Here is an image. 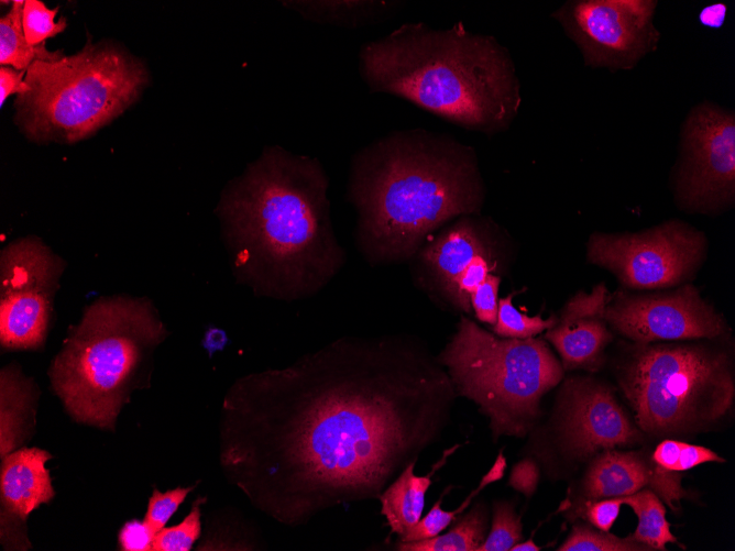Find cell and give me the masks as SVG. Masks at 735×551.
<instances>
[{"label":"cell","instance_id":"1","mask_svg":"<svg viewBox=\"0 0 735 551\" xmlns=\"http://www.w3.org/2000/svg\"><path fill=\"white\" fill-rule=\"evenodd\" d=\"M457 393L420 340L343 337L234 382L223 399L220 464L279 525L379 498L449 422Z\"/></svg>","mask_w":735,"mask_h":551},{"label":"cell","instance_id":"2","mask_svg":"<svg viewBox=\"0 0 735 551\" xmlns=\"http://www.w3.org/2000/svg\"><path fill=\"white\" fill-rule=\"evenodd\" d=\"M328 184L317 159L275 145L228 186L218 213L239 283L293 301L337 275L345 253L333 232Z\"/></svg>","mask_w":735,"mask_h":551},{"label":"cell","instance_id":"3","mask_svg":"<svg viewBox=\"0 0 735 551\" xmlns=\"http://www.w3.org/2000/svg\"><path fill=\"white\" fill-rule=\"evenodd\" d=\"M484 196L474 150L423 129L394 132L361 150L348 186L356 244L373 264L414 257L435 230L480 214Z\"/></svg>","mask_w":735,"mask_h":551},{"label":"cell","instance_id":"4","mask_svg":"<svg viewBox=\"0 0 735 551\" xmlns=\"http://www.w3.org/2000/svg\"><path fill=\"white\" fill-rule=\"evenodd\" d=\"M359 69L372 92L401 97L486 135L507 129L522 101L507 49L462 23L448 29L403 24L362 46Z\"/></svg>","mask_w":735,"mask_h":551},{"label":"cell","instance_id":"5","mask_svg":"<svg viewBox=\"0 0 735 551\" xmlns=\"http://www.w3.org/2000/svg\"><path fill=\"white\" fill-rule=\"evenodd\" d=\"M166 335L149 300L100 298L53 361L52 387L75 420L112 429L131 392L146 382L151 355Z\"/></svg>","mask_w":735,"mask_h":551},{"label":"cell","instance_id":"6","mask_svg":"<svg viewBox=\"0 0 735 551\" xmlns=\"http://www.w3.org/2000/svg\"><path fill=\"white\" fill-rule=\"evenodd\" d=\"M437 357L457 395L479 406L496 437L528 433L564 371L545 340L503 338L467 317Z\"/></svg>","mask_w":735,"mask_h":551},{"label":"cell","instance_id":"7","mask_svg":"<svg viewBox=\"0 0 735 551\" xmlns=\"http://www.w3.org/2000/svg\"><path fill=\"white\" fill-rule=\"evenodd\" d=\"M29 91L17 101L19 121L34 140L79 141L119 115L146 82L143 66L116 47L91 44L26 70Z\"/></svg>","mask_w":735,"mask_h":551},{"label":"cell","instance_id":"8","mask_svg":"<svg viewBox=\"0 0 735 551\" xmlns=\"http://www.w3.org/2000/svg\"><path fill=\"white\" fill-rule=\"evenodd\" d=\"M619 385L638 428L656 436L709 429L726 416L735 395L728 353L705 343L638 344Z\"/></svg>","mask_w":735,"mask_h":551},{"label":"cell","instance_id":"9","mask_svg":"<svg viewBox=\"0 0 735 551\" xmlns=\"http://www.w3.org/2000/svg\"><path fill=\"white\" fill-rule=\"evenodd\" d=\"M706 253L704 234L680 220L637 233H593L586 257L630 289H662L693 278Z\"/></svg>","mask_w":735,"mask_h":551},{"label":"cell","instance_id":"10","mask_svg":"<svg viewBox=\"0 0 735 551\" xmlns=\"http://www.w3.org/2000/svg\"><path fill=\"white\" fill-rule=\"evenodd\" d=\"M65 263L41 240L10 243L0 255V342L8 350L43 345Z\"/></svg>","mask_w":735,"mask_h":551},{"label":"cell","instance_id":"11","mask_svg":"<svg viewBox=\"0 0 735 551\" xmlns=\"http://www.w3.org/2000/svg\"><path fill=\"white\" fill-rule=\"evenodd\" d=\"M676 196L684 209L713 212L735 197L734 113L709 102L691 110L683 125Z\"/></svg>","mask_w":735,"mask_h":551},{"label":"cell","instance_id":"12","mask_svg":"<svg viewBox=\"0 0 735 551\" xmlns=\"http://www.w3.org/2000/svg\"><path fill=\"white\" fill-rule=\"evenodd\" d=\"M656 5L648 0H577L552 16L577 43L586 65L630 68L657 46Z\"/></svg>","mask_w":735,"mask_h":551},{"label":"cell","instance_id":"13","mask_svg":"<svg viewBox=\"0 0 735 551\" xmlns=\"http://www.w3.org/2000/svg\"><path fill=\"white\" fill-rule=\"evenodd\" d=\"M608 326L637 344L716 339L725 334L723 317L691 284L649 295L617 293L606 306Z\"/></svg>","mask_w":735,"mask_h":551},{"label":"cell","instance_id":"14","mask_svg":"<svg viewBox=\"0 0 735 551\" xmlns=\"http://www.w3.org/2000/svg\"><path fill=\"white\" fill-rule=\"evenodd\" d=\"M557 432L563 451L575 458L641 440L613 392L586 377L563 383L558 395Z\"/></svg>","mask_w":735,"mask_h":551},{"label":"cell","instance_id":"15","mask_svg":"<svg viewBox=\"0 0 735 551\" xmlns=\"http://www.w3.org/2000/svg\"><path fill=\"white\" fill-rule=\"evenodd\" d=\"M52 455L39 448H22L2 458L0 471L1 541L4 548L29 547L28 516L53 499L55 492L45 463Z\"/></svg>","mask_w":735,"mask_h":551},{"label":"cell","instance_id":"16","mask_svg":"<svg viewBox=\"0 0 735 551\" xmlns=\"http://www.w3.org/2000/svg\"><path fill=\"white\" fill-rule=\"evenodd\" d=\"M606 286L601 283L586 293L578 291L562 309L560 318L546 331L561 357L563 370H596L603 359L612 333L605 318L610 301Z\"/></svg>","mask_w":735,"mask_h":551},{"label":"cell","instance_id":"17","mask_svg":"<svg viewBox=\"0 0 735 551\" xmlns=\"http://www.w3.org/2000/svg\"><path fill=\"white\" fill-rule=\"evenodd\" d=\"M645 487L672 510L687 495L679 472L661 467L639 451L606 450L591 463L583 481L588 502L623 497Z\"/></svg>","mask_w":735,"mask_h":551},{"label":"cell","instance_id":"18","mask_svg":"<svg viewBox=\"0 0 735 551\" xmlns=\"http://www.w3.org/2000/svg\"><path fill=\"white\" fill-rule=\"evenodd\" d=\"M462 216L442 228L415 255L438 293L451 302L457 282L474 258L498 244L491 222Z\"/></svg>","mask_w":735,"mask_h":551},{"label":"cell","instance_id":"19","mask_svg":"<svg viewBox=\"0 0 735 551\" xmlns=\"http://www.w3.org/2000/svg\"><path fill=\"white\" fill-rule=\"evenodd\" d=\"M415 464L409 463L379 497L381 514L392 533H396L399 539L420 520L431 477L441 462L424 476L414 473Z\"/></svg>","mask_w":735,"mask_h":551},{"label":"cell","instance_id":"20","mask_svg":"<svg viewBox=\"0 0 735 551\" xmlns=\"http://www.w3.org/2000/svg\"><path fill=\"white\" fill-rule=\"evenodd\" d=\"M285 8L304 19L322 24L360 27L372 24L398 11L404 2L381 0H315L282 1Z\"/></svg>","mask_w":735,"mask_h":551},{"label":"cell","instance_id":"21","mask_svg":"<svg viewBox=\"0 0 735 551\" xmlns=\"http://www.w3.org/2000/svg\"><path fill=\"white\" fill-rule=\"evenodd\" d=\"M1 456L12 452L24 439L25 423L32 414L34 384L15 366L1 371Z\"/></svg>","mask_w":735,"mask_h":551},{"label":"cell","instance_id":"22","mask_svg":"<svg viewBox=\"0 0 735 551\" xmlns=\"http://www.w3.org/2000/svg\"><path fill=\"white\" fill-rule=\"evenodd\" d=\"M24 1H13L11 10L0 20V64L17 70H28L35 60H57L61 51L50 52L45 44L30 45L25 38L22 13Z\"/></svg>","mask_w":735,"mask_h":551},{"label":"cell","instance_id":"23","mask_svg":"<svg viewBox=\"0 0 735 551\" xmlns=\"http://www.w3.org/2000/svg\"><path fill=\"white\" fill-rule=\"evenodd\" d=\"M637 516L638 524L630 537L650 550H666L668 543L677 542L666 518L663 502L649 488L619 497Z\"/></svg>","mask_w":735,"mask_h":551},{"label":"cell","instance_id":"24","mask_svg":"<svg viewBox=\"0 0 735 551\" xmlns=\"http://www.w3.org/2000/svg\"><path fill=\"white\" fill-rule=\"evenodd\" d=\"M487 519L481 504L471 508L446 533L413 542L399 541L401 551H478L486 537Z\"/></svg>","mask_w":735,"mask_h":551},{"label":"cell","instance_id":"25","mask_svg":"<svg viewBox=\"0 0 735 551\" xmlns=\"http://www.w3.org/2000/svg\"><path fill=\"white\" fill-rule=\"evenodd\" d=\"M506 469V460L503 456L502 452L498 454L495 463L490 469V471L482 477L480 485L467 497V499L456 509V510H443L441 508V502L443 495L438 502L431 507L429 513L403 537L399 539L402 542H413L424 539L432 538L441 533L457 517L458 514H461L462 510L467 508L471 498L479 494L487 484H491L501 477L504 474Z\"/></svg>","mask_w":735,"mask_h":551},{"label":"cell","instance_id":"26","mask_svg":"<svg viewBox=\"0 0 735 551\" xmlns=\"http://www.w3.org/2000/svg\"><path fill=\"white\" fill-rule=\"evenodd\" d=\"M514 294L498 299L497 317L493 333L503 338L527 339L550 329L557 321L556 316L542 318L540 315L529 317L522 313L513 305Z\"/></svg>","mask_w":735,"mask_h":551},{"label":"cell","instance_id":"27","mask_svg":"<svg viewBox=\"0 0 735 551\" xmlns=\"http://www.w3.org/2000/svg\"><path fill=\"white\" fill-rule=\"evenodd\" d=\"M651 458L661 467L676 472L688 471L703 463L724 462L723 458L705 447L671 439L660 442Z\"/></svg>","mask_w":735,"mask_h":551},{"label":"cell","instance_id":"28","mask_svg":"<svg viewBox=\"0 0 735 551\" xmlns=\"http://www.w3.org/2000/svg\"><path fill=\"white\" fill-rule=\"evenodd\" d=\"M558 551H647L648 547L638 543L630 536L619 538L608 531L594 530L584 525L574 526Z\"/></svg>","mask_w":735,"mask_h":551},{"label":"cell","instance_id":"29","mask_svg":"<svg viewBox=\"0 0 735 551\" xmlns=\"http://www.w3.org/2000/svg\"><path fill=\"white\" fill-rule=\"evenodd\" d=\"M522 538V522L513 506L500 502L494 505L491 530L478 551H509Z\"/></svg>","mask_w":735,"mask_h":551},{"label":"cell","instance_id":"30","mask_svg":"<svg viewBox=\"0 0 735 551\" xmlns=\"http://www.w3.org/2000/svg\"><path fill=\"white\" fill-rule=\"evenodd\" d=\"M58 9V7L53 10L47 9L42 1L37 0L24 1L22 25L30 45L44 44L46 38L53 37L65 30L67 23L64 18L59 22L54 20Z\"/></svg>","mask_w":735,"mask_h":551},{"label":"cell","instance_id":"31","mask_svg":"<svg viewBox=\"0 0 735 551\" xmlns=\"http://www.w3.org/2000/svg\"><path fill=\"white\" fill-rule=\"evenodd\" d=\"M200 516L198 500L178 525L164 527L154 536L151 551H189L200 537Z\"/></svg>","mask_w":735,"mask_h":551},{"label":"cell","instance_id":"32","mask_svg":"<svg viewBox=\"0 0 735 551\" xmlns=\"http://www.w3.org/2000/svg\"><path fill=\"white\" fill-rule=\"evenodd\" d=\"M193 489L194 486H178L165 493H161L158 489L153 491L143 519L153 536L165 527L169 518Z\"/></svg>","mask_w":735,"mask_h":551},{"label":"cell","instance_id":"33","mask_svg":"<svg viewBox=\"0 0 735 551\" xmlns=\"http://www.w3.org/2000/svg\"><path fill=\"white\" fill-rule=\"evenodd\" d=\"M500 284L501 277L490 273L470 297L471 309L476 319L490 326L495 323L497 317Z\"/></svg>","mask_w":735,"mask_h":551},{"label":"cell","instance_id":"34","mask_svg":"<svg viewBox=\"0 0 735 551\" xmlns=\"http://www.w3.org/2000/svg\"><path fill=\"white\" fill-rule=\"evenodd\" d=\"M622 505L619 497L589 500L584 507V515L597 530L610 531Z\"/></svg>","mask_w":735,"mask_h":551},{"label":"cell","instance_id":"35","mask_svg":"<svg viewBox=\"0 0 735 551\" xmlns=\"http://www.w3.org/2000/svg\"><path fill=\"white\" fill-rule=\"evenodd\" d=\"M153 538L143 520L128 521L119 532V543L124 551H150Z\"/></svg>","mask_w":735,"mask_h":551},{"label":"cell","instance_id":"36","mask_svg":"<svg viewBox=\"0 0 735 551\" xmlns=\"http://www.w3.org/2000/svg\"><path fill=\"white\" fill-rule=\"evenodd\" d=\"M539 478V470L530 459L518 462L512 471L509 484L526 496H531L536 491Z\"/></svg>","mask_w":735,"mask_h":551},{"label":"cell","instance_id":"37","mask_svg":"<svg viewBox=\"0 0 735 551\" xmlns=\"http://www.w3.org/2000/svg\"><path fill=\"white\" fill-rule=\"evenodd\" d=\"M25 70H17L10 66L0 68V103L3 106L6 99L12 93L22 95L29 91L30 87L23 79Z\"/></svg>","mask_w":735,"mask_h":551},{"label":"cell","instance_id":"38","mask_svg":"<svg viewBox=\"0 0 735 551\" xmlns=\"http://www.w3.org/2000/svg\"><path fill=\"white\" fill-rule=\"evenodd\" d=\"M228 342L226 331L220 328H209L204 335L202 346L211 356L215 352L223 350Z\"/></svg>","mask_w":735,"mask_h":551},{"label":"cell","instance_id":"39","mask_svg":"<svg viewBox=\"0 0 735 551\" xmlns=\"http://www.w3.org/2000/svg\"><path fill=\"white\" fill-rule=\"evenodd\" d=\"M726 8L722 4L710 5L701 11L700 20L703 24L718 27L725 18Z\"/></svg>","mask_w":735,"mask_h":551},{"label":"cell","instance_id":"40","mask_svg":"<svg viewBox=\"0 0 735 551\" xmlns=\"http://www.w3.org/2000/svg\"><path fill=\"white\" fill-rule=\"evenodd\" d=\"M541 548L537 546L533 539H529L527 541L523 542H517L514 544L509 551H539Z\"/></svg>","mask_w":735,"mask_h":551}]
</instances>
